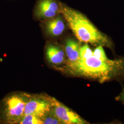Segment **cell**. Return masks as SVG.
<instances>
[{
	"label": "cell",
	"mask_w": 124,
	"mask_h": 124,
	"mask_svg": "<svg viewBox=\"0 0 124 124\" xmlns=\"http://www.w3.org/2000/svg\"><path fill=\"white\" fill-rule=\"evenodd\" d=\"M26 101L17 94L6 96L0 106V122L4 124H18L24 116Z\"/></svg>",
	"instance_id": "cell-3"
},
{
	"label": "cell",
	"mask_w": 124,
	"mask_h": 124,
	"mask_svg": "<svg viewBox=\"0 0 124 124\" xmlns=\"http://www.w3.org/2000/svg\"><path fill=\"white\" fill-rule=\"evenodd\" d=\"M57 13L51 9L45 0H40L36 8V16L39 18H52L55 17Z\"/></svg>",
	"instance_id": "cell-9"
},
{
	"label": "cell",
	"mask_w": 124,
	"mask_h": 124,
	"mask_svg": "<svg viewBox=\"0 0 124 124\" xmlns=\"http://www.w3.org/2000/svg\"><path fill=\"white\" fill-rule=\"evenodd\" d=\"M117 99L118 100L124 102V89H123L122 91L120 93V95L118 97Z\"/></svg>",
	"instance_id": "cell-14"
},
{
	"label": "cell",
	"mask_w": 124,
	"mask_h": 124,
	"mask_svg": "<svg viewBox=\"0 0 124 124\" xmlns=\"http://www.w3.org/2000/svg\"><path fill=\"white\" fill-rule=\"evenodd\" d=\"M51 109L48 96L33 97L26 101L24 115H32L40 119Z\"/></svg>",
	"instance_id": "cell-5"
},
{
	"label": "cell",
	"mask_w": 124,
	"mask_h": 124,
	"mask_svg": "<svg viewBox=\"0 0 124 124\" xmlns=\"http://www.w3.org/2000/svg\"><path fill=\"white\" fill-rule=\"evenodd\" d=\"M59 5L60 12L80 41L97 46L111 47V42L108 37L99 31L84 15L62 4Z\"/></svg>",
	"instance_id": "cell-1"
},
{
	"label": "cell",
	"mask_w": 124,
	"mask_h": 124,
	"mask_svg": "<svg viewBox=\"0 0 124 124\" xmlns=\"http://www.w3.org/2000/svg\"><path fill=\"white\" fill-rule=\"evenodd\" d=\"M72 73L103 82L124 73V58L106 61L92 55L80 59Z\"/></svg>",
	"instance_id": "cell-2"
},
{
	"label": "cell",
	"mask_w": 124,
	"mask_h": 124,
	"mask_svg": "<svg viewBox=\"0 0 124 124\" xmlns=\"http://www.w3.org/2000/svg\"><path fill=\"white\" fill-rule=\"evenodd\" d=\"M93 55V51L91 49L87 43H86L80 48V59H85Z\"/></svg>",
	"instance_id": "cell-12"
},
{
	"label": "cell",
	"mask_w": 124,
	"mask_h": 124,
	"mask_svg": "<svg viewBox=\"0 0 124 124\" xmlns=\"http://www.w3.org/2000/svg\"><path fill=\"white\" fill-rule=\"evenodd\" d=\"M79 44L74 40L68 39L65 44V52L68 59L67 65L69 70L72 72L80 60Z\"/></svg>",
	"instance_id": "cell-6"
},
{
	"label": "cell",
	"mask_w": 124,
	"mask_h": 124,
	"mask_svg": "<svg viewBox=\"0 0 124 124\" xmlns=\"http://www.w3.org/2000/svg\"><path fill=\"white\" fill-rule=\"evenodd\" d=\"M93 55L102 61H106L108 59L102 46H98L93 51Z\"/></svg>",
	"instance_id": "cell-13"
},
{
	"label": "cell",
	"mask_w": 124,
	"mask_h": 124,
	"mask_svg": "<svg viewBox=\"0 0 124 124\" xmlns=\"http://www.w3.org/2000/svg\"><path fill=\"white\" fill-rule=\"evenodd\" d=\"M19 124H43V122L40 118L36 115H27L23 116Z\"/></svg>",
	"instance_id": "cell-11"
},
{
	"label": "cell",
	"mask_w": 124,
	"mask_h": 124,
	"mask_svg": "<svg viewBox=\"0 0 124 124\" xmlns=\"http://www.w3.org/2000/svg\"><path fill=\"white\" fill-rule=\"evenodd\" d=\"M51 110L61 124H86L88 123L75 112L59 102L56 98L48 96Z\"/></svg>",
	"instance_id": "cell-4"
},
{
	"label": "cell",
	"mask_w": 124,
	"mask_h": 124,
	"mask_svg": "<svg viewBox=\"0 0 124 124\" xmlns=\"http://www.w3.org/2000/svg\"><path fill=\"white\" fill-rule=\"evenodd\" d=\"M43 124H61V122L58 118L53 114V111L51 110L45 115L41 118Z\"/></svg>",
	"instance_id": "cell-10"
},
{
	"label": "cell",
	"mask_w": 124,
	"mask_h": 124,
	"mask_svg": "<svg viewBox=\"0 0 124 124\" xmlns=\"http://www.w3.org/2000/svg\"><path fill=\"white\" fill-rule=\"evenodd\" d=\"M65 29L63 20L60 17L52 18L46 24V30L51 36H57L62 35Z\"/></svg>",
	"instance_id": "cell-8"
},
{
	"label": "cell",
	"mask_w": 124,
	"mask_h": 124,
	"mask_svg": "<svg viewBox=\"0 0 124 124\" xmlns=\"http://www.w3.org/2000/svg\"><path fill=\"white\" fill-rule=\"evenodd\" d=\"M46 56L50 62L60 65L66 62L64 51L60 47L54 45H49L46 49Z\"/></svg>",
	"instance_id": "cell-7"
}]
</instances>
